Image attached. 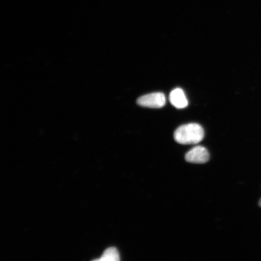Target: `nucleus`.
<instances>
[{
	"mask_svg": "<svg viewBox=\"0 0 261 261\" xmlns=\"http://www.w3.org/2000/svg\"><path fill=\"white\" fill-rule=\"evenodd\" d=\"M204 132L198 123H188L175 130L174 138L176 142L182 145H196L204 139Z\"/></svg>",
	"mask_w": 261,
	"mask_h": 261,
	"instance_id": "f257e3e1",
	"label": "nucleus"
},
{
	"mask_svg": "<svg viewBox=\"0 0 261 261\" xmlns=\"http://www.w3.org/2000/svg\"><path fill=\"white\" fill-rule=\"evenodd\" d=\"M137 103L143 107L160 109L164 107L166 104L165 94L161 92L152 93L140 97Z\"/></svg>",
	"mask_w": 261,
	"mask_h": 261,
	"instance_id": "f03ea898",
	"label": "nucleus"
},
{
	"mask_svg": "<svg viewBox=\"0 0 261 261\" xmlns=\"http://www.w3.org/2000/svg\"><path fill=\"white\" fill-rule=\"evenodd\" d=\"M210 153L204 146H197L191 149L185 155V159L188 162L203 164L210 160Z\"/></svg>",
	"mask_w": 261,
	"mask_h": 261,
	"instance_id": "7ed1b4c3",
	"label": "nucleus"
},
{
	"mask_svg": "<svg viewBox=\"0 0 261 261\" xmlns=\"http://www.w3.org/2000/svg\"><path fill=\"white\" fill-rule=\"evenodd\" d=\"M169 100L172 105L178 109H185L188 106V100L184 90L179 88L171 91Z\"/></svg>",
	"mask_w": 261,
	"mask_h": 261,
	"instance_id": "20e7f679",
	"label": "nucleus"
},
{
	"mask_svg": "<svg viewBox=\"0 0 261 261\" xmlns=\"http://www.w3.org/2000/svg\"><path fill=\"white\" fill-rule=\"evenodd\" d=\"M120 255L115 247H110L103 252L99 259L92 261H120Z\"/></svg>",
	"mask_w": 261,
	"mask_h": 261,
	"instance_id": "39448f33",
	"label": "nucleus"
},
{
	"mask_svg": "<svg viewBox=\"0 0 261 261\" xmlns=\"http://www.w3.org/2000/svg\"><path fill=\"white\" fill-rule=\"evenodd\" d=\"M259 206L261 207V198H260V200L259 201Z\"/></svg>",
	"mask_w": 261,
	"mask_h": 261,
	"instance_id": "423d86ee",
	"label": "nucleus"
}]
</instances>
